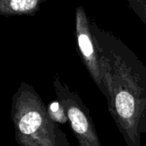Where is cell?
I'll list each match as a JSON object with an SVG mask.
<instances>
[{"instance_id":"6da1fadb","label":"cell","mask_w":146,"mask_h":146,"mask_svg":"<svg viewBox=\"0 0 146 146\" xmlns=\"http://www.w3.org/2000/svg\"><path fill=\"white\" fill-rule=\"evenodd\" d=\"M39 5V0H0V15L17 16L31 14Z\"/></svg>"},{"instance_id":"7a4b0ae2","label":"cell","mask_w":146,"mask_h":146,"mask_svg":"<svg viewBox=\"0 0 146 146\" xmlns=\"http://www.w3.org/2000/svg\"><path fill=\"white\" fill-rule=\"evenodd\" d=\"M116 108L120 117L124 119H130L135 111L133 97L125 91L119 93L116 97Z\"/></svg>"},{"instance_id":"3957f363","label":"cell","mask_w":146,"mask_h":146,"mask_svg":"<svg viewBox=\"0 0 146 146\" xmlns=\"http://www.w3.org/2000/svg\"><path fill=\"white\" fill-rule=\"evenodd\" d=\"M42 122L41 116L37 112H29L26 113L19 122V128L24 134L34 133Z\"/></svg>"},{"instance_id":"277c9868","label":"cell","mask_w":146,"mask_h":146,"mask_svg":"<svg viewBox=\"0 0 146 146\" xmlns=\"http://www.w3.org/2000/svg\"><path fill=\"white\" fill-rule=\"evenodd\" d=\"M78 44L82 52L87 58H90L93 54V46L90 40V38L85 34H81L78 36Z\"/></svg>"}]
</instances>
